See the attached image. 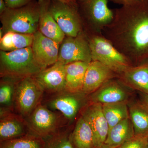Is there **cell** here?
Returning a JSON list of instances; mask_svg holds the SVG:
<instances>
[{
    "label": "cell",
    "mask_w": 148,
    "mask_h": 148,
    "mask_svg": "<svg viewBox=\"0 0 148 148\" xmlns=\"http://www.w3.org/2000/svg\"><path fill=\"white\" fill-rule=\"evenodd\" d=\"M134 136L133 125L128 118L109 130L104 145L108 148H116Z\"/></svg>",
    "instance_id": "obj_20"
},
{
    "label": "cell",
    "mask_w": 148,
    "mask_h": 148,
    "mask_svg": "<svg viewBox=\"0 0 148 148\" xmlns=\"http://www.w3.org/2000/svg\"><path fill=\"white\" fill-rule=\"evenodd\" d=\"M74 1H75L76 2L77 0H74Z\"/></svg>",
    "instance_id": "obj_36"
},
{
    "label": "cell",
    "mask_w": 148,
    "mask_h": 148,
    "mask_svg": "<svg viewBox=\"0 0 148 148\" xmlns=\"http://www.w3.org/2000/svg\"><path fill=\"white\" fill-rule=\"evenodd\" d=\"M40 10L38 2L33 0L17 8H7L0 16L2 29L8 32L34 34L38 30Z\"/></svg>",
    "instance_id": "obj_3"
},
{
    "label": "cell",
    "mask_w": 148,
    "mask_h": 148,
    "mask_svg": "<svg viewBox=\"0 0 148 148\" xmlns=\"http://www.w3.org/2000/svg\"><path fill=\"white\" fill-rule=\"evenodd\" d=\"M44 91L34 76L26 77L16 82L14 107L19 116L25 119L40 103Z\"/></svg>",
    "instance_id": "obj_6"
},
{
    "label": "cell",
    "mask_w": 148,
    "mask_h": 148,
    "mask_svg": "<svg viewBox=\"0 0 148 148\" xmlns=\"http://www.w3.org/2000/svg\"><path fill=\"white\" fill-rule=\"evenodd\" d=\"M127 102L102 104L103 113L108 124L109 130L121 121L129 118Z\"/></svg>",
    "instance_id": "obj_24"
},
{
    "label": "cell",
    "mask_w": 148,
    "mask_h": 148,
    "mask_svg": "<svg viewBox=\"0 0 148 148\" xmlns=\"http://www.w3.org/2000/svg\"><path fill=\"white\" fill-rule=\"evenodd\" d=\"M72 132L59 130L45 139L43 148H74L72 141Z\"/></svg>",
    "instance_id": "obj_27"
},
{
    "label": "cell",
    "mask_w": 148,
    "mask_h": 148,
    "mask_svg": "<svg viewBox=\"0 0 148 148\" xmlns=\"http://www.w3.org/2000/svg\"><path fill=\"white\" fill-rule=\"evenodd\" d=\"M49 10L66 36H77L82 31L84 25L76 5L50 0Z\"/></svg>",
    "instance_id": "obj_8"
},
{
    "label": "cell",
    "mask_w": 148,
    "mask_h": 148,
    "mask_svg": "<svg viewBox=\"0 0 148 148\" xmlns=\"http://www.w3.org/2000/svg\"><path fill=\"white\" fill-rule=\"evenodd\" d=\"M34 34L8 32L0 40V49L4 51H14L32 46Z\"/></svg>",
    "instance_id": "obj_22"
},
{
    "label": "cell",
    "mask_w": 148,
    "mask_h": 148,
    "mask_svg": "<svg viewBox=\"0 0 148 148\" xmlns=\"http://www.w3.org/2000/svg\"><path fill=\"white\" fill-rule=\"evenodd\" d=\"M97 148H108L107 147H106L105 145H103L101 146V147H100Z\"/></svg>",
    "instance_id": "obj_34"
},
{
    "label": "cell",
    "mask_w": 148,
    "mask_h": 148,
    "mask_svg": "<svg viewBox=\"0 0 148 148\" xmlns=\"http://www.w3.org/2000/svg\"><path fill=\"white\" fill-rule=\"evenodd\" d=\"M24 119L28 133L44 140L58 131L62 123L61 116L41 103Z\"/></svg>",
    "instance_id": "obj_7"
},
{
    "label": "cell",
    "mask_w": 148,
    "mask_h": 148,
    "mask_svg": "<svg viewBox=\"0 0 148 148\" xmlns=\"http://www.w3.org/2000/svg\"><path fill=\"white\" fill-rule=\"evenodd\" d=\"M42 138L28 133L19 138L0 142V148H43Z\"/></svg>",
    "instance_id": "obj_25"
},
{
    "label": "cell",
    "mask_w": 148,
    "mask_h": 148,
    "mask_svg": "<svg viewBox=\"0 0 148 148\" xmlns=\"http://www.w3.org/2000/svg\"><path fill=\"white\" fill-rule=\"evenodd\" d=\"M81 115L92 129L95 148L103 145L108 134L109 127L103 113L102 104L89 103L82 109Z\"/></svg>",
    "instance_id": "obj_11"
},
{
    "label": "cell",
    "mask_w": 148,
    "mask_h": 148,
    "mask_svg": "<svg viewBox=\"0 0 148 148\" xmlns=\"http://www.w3.org/2000/svg\"><path fill=\"white\" fill-rule=\"evenodd\" d=\"M147 137H148V135H147ZM147 148H148V147Z\"/></svg>",
    "instance_id": "obj_35"
},
{
    "label": "cell",
    "mask_w": 148,
    "mask_h": 148,
    "mask_svg": "<svg viewBox=\"0 0 148 148\" xmlns=\"http://www.w3.org/2000/svg\"><path fill=\"white\" fill-rule=\"evenodd\" d=\"M88 36L82 31L77 36H66L61 44L58 61L65 65L82 61H92Z\"/></svg>",
    "instance_id": "obj_9"
},
{
    "label": "cell",
    "mask_w": 148,
    "mask_h": 148,
    "mask_svg": "<svg viewBox=\"0 0 148 148\" xmlns=\"http://www.w3.org/2000/svg\"><path fill=\"white\" fill-rule=\"evenodd\" d=\"M103 34L119 51L138 66L148 60V0L114 10Z\"/></svg>",
    "instance_id": "obj_1"
},
{
    "label": "cell",
    "mask_w": 148,
    "mask_h": 148,
    "mask_svg": "<svg viewBox=\"0 0 148 148\" xmlns=\"http://www.w3.org/2000/svg\"><path fill=\"white\" fill-rule=\"evenodd\" d=\"M33 0H4L7 7L9 8H17L27 5Z\"/></svg>",
    "instance_id": "obj_29"
},
{
    "label": "cell",
    "mask_w": 148,
    "mask_h": 148,
    "mask_svg": "<svg viewBox=\"0 0 148 148\" xmlns=\"http://www.w3.org/2000/svg\"><path fill=\"white\" fill-rule=\"evenodd\" d=\"M71 138L74 148H96L92 129L81 115L72 132Z\"/></svg>",
    "instance_id": "obj_21"
},
{
    "label": "cell",
    "mask_w": 148,
    "mask_h": 148,
    "mask_svg": "<svg viewBox=\"0 0 148 148\" xmlns=\"http://www.w3.org/2000/svg\"><path fill=\"white\" fill-rule=\"evenodd\" d=\"M109 0H77L78 10L88 34H103L112 21L114 10L108 5Z\"/></svg>",
    "instance_id": "obj_5"
},
{
    "label": "cell",
    "mask_w": 148,
    "mask_h": 148,
    "mask_svg": "<svg viewBox=\"0 0 148 148\" xmlns=\"http://www.w3.org/2000/svg\"><path fill=\"white\" fill-rule=\"evenodd\" d=\"M7 8L4 0H0V15L2 14Z\"/></svg>",
    "instance_id": "obj_32"
},
{
    "label": "cell",
    "mask_w": 148,
    "mask_h": 148,
    "mask_svg": "<svg viewBox=\"0 0 148 148\" xmlns=\"http://www.w3.org/2000/svg\"><path fill=\"white\" fill-rule=\"evenodd\" d=\"M110 1L121 6L129 5L144 0H109Z\"/></svg>",
    "instance_id": "obj_30"
},
{
    "label": "cell",
    "mask_w": 148,
    "mask_h": 148,
    "mask_svg": "<svg viewBox=\"0 0 148 148\" xmlns=\"http://www.w3.org/2000/svg\"><path fill=\"white\" fill-rule=\"evenodd\" d=\"M125 87L118 79L110 80L89 95V103L103 104L127 101L129 94Z\"/></svg>",
    "instance_id": "obj_15"
},
{
    "label": "cell",
    "mask_w": 148,
    "mask_h": 148,
    "mask_svg": "<svg viewBox=\"0 0 148 148\" xmlns=\"http://www.w3.org/2000/svg\"><path fill=\"white\" fill-rule=\"evenodd\" d=\"M18 81L9 77L1 78L0 83L1 108L11 111L14 107V101L15 86Z\"/></svg>",
    "instance_id": "obj_26"
},
{
    "label": "cell",
    "mask_w": 148,
    "mask_h": 148,
    "mask_svg": "<svg viewBox=\"0 0 148 148\" xmlns=\"http://www.w3.org/2000/svg\"><path fill=\"white\" fill-rule=\"evenodd\" d=\"M66 73V65L58 61L34 77L44 92L55 94L65 90Z\"/></svg>",
    "instance_id": "obj_13"
},
{
    "label": "cell",
    "mask_w": 148,
    "mask_h": 148,
    "mask_svg": "<svg viewBox=\"0 0 148 148\" xmlns=\"http://www.w3.org/2000/svg\"><path fill=\"white\" fill-rule=\"evenodd\" d=\"M40 17L38 30L42 34L61 44L66 35L61 31L49 10L50 0H38Z\"/></svg>",
    "instance_id": "obj_18"
},
{
    "label": "cell",
    "mask_w": 148,
    "mask_h": 148,
    "mask_svg": "<svg viewBox=\"0 0 148 148\" xmlns=\"http://www.w3.org/2000/svg\"><path fill=\"white\" fill-rule=\"evenodd\" d=\"M92 61H98L118 75L133 66L103 34H88Z\"/></svg>",
    "instance_id": "obj_4"
},
{
    "label": "cell",
    "mask_w": 148,
    "mask_h": 148,
    "mask_svg": "<svg viewBox=\"0 0 148 148\" xmlns=\"http://www.w3.org/2000/svg\"><path fill=\"white\" fill-rule=\"evenodd\" d=\"M28 129L24 118L10 110L1 108L0 142L27 135Z\"/></svg>",
    "instance_id": "obj_16"
},
{
    "label": "cell",
    "mask_w": 148,
    "mask_h": 148,
    "mask_svg": "<svg viewBox=\"0 0 148 148\" xmlns=\"http://www.w3.org/2000/svg\"><path fill=\"white\" fill-rule=\"evenodd\" d=\"M42 70L34 57L32 46L9 52L0 51L1 78L18 80L34 76Z\"/></svg>",
    "instance_id": "obj_2"
},
{
    "label": "cell",
    "mask_w": 148,
    "mask_h": 148,
    "mask_svg": "<svg viewBox=\"0 0 148 148\" xmlns=\"http://www.w3.org/2000/svg\"><path fill=\"white\" fill-rule=\"evenodd\" d=\"M147 135H135L116 148H147Z\"/></svg>",
    "instance_id": "obj_28"
},
{
    "label": "cell",
    "mask_w": 148,
    "mask_h": 148,
    "mask_svg": "<svg viewBox=\"0 0 148 148\" xmlns=\"http://www.w3.org/2000/svg\"><path fill=\"white\" fill-rule=\"evenodd\" d=\"M86 95L83 92L74 93L64 90L55 93L49 100L47 106L53 111L60 112L64 118L69 121L75 118L84 102Z\"/></svg>",
    "instance_id": "obj_10"
},
{
    "label": "cell",
    "mask_w": 148,
    "mask_h": 148,
    "mask_svg": "<svg viewBox=\"0 0 148 148\" xmlns=\"http://www.w3.org/2000/svg\"><path fill=\"white\" fill-rule=\"evenodd\" d=\"M141 102L143 106L148 110V95L142 93Z\"/></svg>",
    "instance_id": "obj_31"
},
{
    "label": "cell",
    "mask_w": 148,
    "mask_h": 148,
    "mask_svg": "<svg viewBox=\"0 0 148 148\" xmlns=\"http://www.w3.org/2000/svg\"><path fill=\"white\" fill-rule=\"evenodd\" d=\"M60 44L44 36L39 31L34 34L32 45L34 57L43 69L58 61Z\"/></svg>",
    "instance_id": "obj_12"
},
{
    "label": "cell",
    "mask_w": 148,
    "mask_h": 148,
    "mask_svg": "<svg viewBox=\"0 0 148 148\" xmlns=\"http://www.w3.org/2000/svg\"><path fill=\"white\" fill-rule=\"evenodd\" d=\"M56 1H59L62 2L66 3L69 4L71 5H76V2L74 0H56Z\"/></svg>",
    "instance_id": "obj_33"
},
{
    "label": "cell",
    "mask_w": 148,
    "mask_h": 148,
    "mask_svg": "<svg viewBox=\"0 0 148 148\" xmlns=\"http://www.w3.org/2000/svg\"><path fill=\"white\" fill-rule=\"evenodd\" d=\"M89 63L78 61L66 65L65 90L74 93L82 92L85 75Z\"/></svg>",
    "instance_id": "obj_19"
},
{
    "label": "cell",
    "mask_w": 148,
    "mask_h": 148,
    "mask_svg": "<svg viewBox=\"0 0 148 148\" xmlns=\"http://www.w3.org/2000/svg\"><path fill=\"white\" fill-rule=\"evenodd\" d=\"M117 78L126 87L148 95V61L129 67Z\"/></svg>",
    "instance_id": "obj_17"
},
{
    "label": "cell",
    "mask_w": 148,
    "mask_h": 148,
    "mask_svg": "<svg viewBox=\"0 0 148 148\" xmlns=\"http://www.w3.org/2000/svg\"><path fill=\"white\" fill-rule=\"evenodd\" d=\"M129 118L134 128L135 135L148 134V110L141 102L128 107Z\"/></svg>",
    "instance_id": "obj_23"
},
{
    "label": "cell",
    "mask_w": 148,
    "mask_h": 148,
    "mask_svg": "<svg viewBox=\"0 0 148 148\" xmlns=\"http://www.w3.org/2000/svg\"><path fill=\"white\" fill-rule=\"evenodd\" d=\"M117 74L98 61H92L85 75L82 92L89 95L110 80L117 77Z\"/></svg>",
    "instance_id": "obj_14"
}]
</instances>
